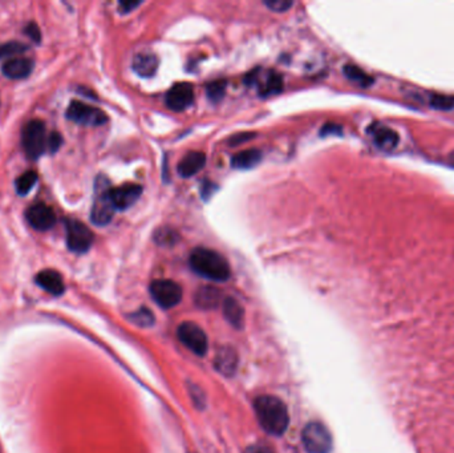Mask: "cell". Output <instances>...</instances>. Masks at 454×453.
<instances>
[{"mask_svg":"<svg viewBox=\"0 0 454 453\" xmlns=\"http://www.w3.org/2000/svg\"><path fill=\"white\" fill-rule=\"evenodd\" d=\"M27 49H28L27 46H24L22 43H18V42H10L6 44H1L0 46V59L8 58V56H16L19 53L22 55Z\"/></svg>","mask_w":454,"mask_h":453,"instance_id":"4316f807","label":"cell"},{"mask_svg":"<svg viewBox=\"0 0 454 453\" xmlns=\"http://www.w3.org/2000/svg\"><path fill=\"white\" fill-rule=\"evenodd\" d=\"M34 67H35L34 60L19 56V58H13V59L6 61L1 67V72L8 79L20 80V79L28 77L34 71Z\"/></svg>","mask_w":454,"mask_h":453,"instance_id":"9a60e30c","label":"cell"},{"mask_svg":"<svg viewBox=\"0 0 454 453\" xmlns=\"http://www.w3.org/2000/svg\"><path fill=\"white\" fill-rule=\"evenodd\" d=\"M238 357L230 347L221 348L215 355V369L225 376H233L237 371Z\"/></svg>","mask_w":454,"mask_h":453,"instance_id":"d6986e66","label":"cell"},{"mask_svg":"<svg viewBox=\"0 0 454 453\" xmlns=\"http://www.w3.org/2000/svg\"><path fill=\"white\" fill-rule=\"evenodd\" d=\"M251 137H254V133H238V134H235V136H233V137H230V145H233V146H235V145H239V143H246V141H249V140H251Z\"/></svg>","mask_w":454,"mask_h":453,"instance_id":"d6a6232c","label":"cell"},{"mask_svg":"<svg viewBox=\"0 0 454 453\" xmlns=\"http://www.w3.org/2000/svg\"><path fill=\"white\" fill-rule=\"evenodd\" d=\"M141 1H121L119 4V12L121 13H129L133 11L134 8L140 7Z\"/></svg>","mask_w":454,"mask_h":453,"instance_id":"e575fe53","label":"cell"},{"mask_svg":"<svg viewBox=\"0 0 454 453\" xmlns=\"http://www.w3.org/2000/svg\"><path fill=\"white\" fill-rule=\"evenodd\" d=\"M245 83L250 87H257L258 94L261 97H271V96L279 95L283 91V76L276 71H267L264 75L262 70H257L251 72L246 79Z\"/></svg>","mask_w":454,"mask_h":453,"instance_id":"8992f818","label":"cell"},{"mask_svg":"<svg viewBox=\"0 0 454 453\" xmlns=\"http://www.w3.org/2000/svg\"><path fill=\"white\" fill-rule=\"evenodd\" d=\"M189 264L195 274L214 282H226L231 275V269L226 258L212 249H194L191 251Z\"/></svg>","mask_w":454,"mask_h":453,"instance_id":"7a4b0ae2","label":"cell"},{"mask_svg":"<svg viewBox=\"0 0 454 453\" xmlns=\"http://www.w3.org/2000/svg\"><path fill=\"white\" fill-rule=\"evenodd\" d=\"M226 80H215V82L207 84V87H206L207 97L212 101H219V100H222L223 96L226 94Z\"/></svg>","mask_w":454,"mask_h":453,"instance_id":"484cf974","label":"cell"},{"mask_svg":"<svg viewBox=\"0 0 454 453\" xmlns=\"http://www.w3.org/2000/svg\"><path fill=\"white\" fill-rule=\"evenodd\" d=\"M116 208L110 197V186L108 179L100 177L96 182V197L92 210H91V221L97 226H107L113 219Z\"/></svg>","mask_w":454,"mask_h":453,"instance_id":"3957f363","label":"cell"},{"mask_svg":"<svg viewBox=\"0 0 454 453\" xmlns=\"http://www.w3.org/2000/svg\"><path fill=\"white\" fill-rule=\"evenodd\" d=\"M158 65H160V60L155 53H150V52H140L133 58L131 61L133 71L143 79L155 76V72L158 70Z\"/></svg>","mask_w":454,"mask_h":453,"instance_id":"e0dca14e","label":"cell"},{"mask_svg":"<svg viewBox=\"0 0 454 453\" xmlns=\"http://www.w3.org/2000/svg\"><path fill=\"white\" fill-rule=\"evenodd\" d=\"M24 152L30 160H37L48 151V136L46 125L40 120H32L24 127L22 133Z\"/></svg>","mask_w":454,"mask_h":453,"instance_id":"277c9868","label":"cell"},{"mask_svg":"<svg viewBox=\"0 0 454 453\" xmlns=\"http://www.w3.org/2000/svg\"><path fill=\"white\" fill-rule=\"evenodd\" d=\"M131 321L138 326L148 327L155 323V315L152 314V311L148 310L146 307H143V309L131 314Z\"/></svg>","mask_w":454,"mask_h":453,"instance_id":"83f0119b","label":"cell"},{"mask_svg":"<svg viewBox=\"0 0 454 453\" xmlns=\"http://www.w3.org/2000/svg\"><path fill=\"white\" fill-rule=\"evenodd\" d=\"M65 115L67 119L84 127H100L108 121V116L104 110L76 100L70 104Z\"/></svg>","mask_w":454,"mask_h":453,"instance_id":"ba28073f","label":"cell"},{"mask_svg":"<svg viewBox=\"0 0 454 453\" xmlns=\"http://www.w3.org/2000/svg\"><path fill=\"white\" fill-rule=\"evenodd\" d=\"M430 106H432V108L442 109V110L452 109V108H454V97L453 96H432Z\"/></svg>","mask_w":454,"mask_h":453,"instance_id":"f1b7e54d","label":"cell"},{"mask_svg":"<svg viewBox=\"0 0 454 453\" xmlns=\"http://www.w3.org/2000/svg\"><path fill=\"white\" fill-rule=\"evenodd\" d=\"M222 307H223V315H225L227 322L235 328H242L243 323H245V310L238 300L231 298V297L225 298L223 303H222Z\"/></svg>","mask_w":454,"mask_h":453,"instance_id":"ffe728a7","label":"cell"},{"mask_svg":"<svg viewBox=\"0 0 454 453\" xmlns=\"http://www.w3.org/2000/svg\"><path fill=\"white\" fill-rule=\"evenodd\" d=\"M219 302H221V291L214 287H201L195 294V303L202 309H214Z\"/></svg>","mask_w":454,"mask_h":453,"instance_id":"7402d4cb","label":"cell"},{"mask_svg":"<svg viewBox=\"0 0 454 453\" xmlns=\"http://www.w3.org/2000/svg\"><path fill=\"white\" fill-rule=\"evenodd\" d=\"M254 409L263 430L270 435L280 436L290 424L286 404L276 396L262 395L255 399Z\"/></svg>","mask_w":454,"mask_h":453,"instance_id":"6da1fadb","label":"cell"},{"mask_svg":"<svg viewBox=\"0 0 454 453\" xmlns=\"http://www.w3.org/2000/svg\"><path fill=\"white\" fill-rule=\"evenodd\" d=\"M343 72H344L348 80H351L352 83L358 84V87L365 88V87H370V84L373 83V79L370 77L368 73H365L361 68H358L354 64H346Z\"/></svg>","mask_w":454,"mask_h":453,"instance_id":"603a6c76","label":"cell"},{"mask_svg":"<svg viewBox=\"0 0 454 453\" xmlns=\"http://www.w3.org/2000/svg\"><path fill=\"white\" fill-rule=\"evenodd\" d=\"M245 453H274L266 445H251L250 448L246 449Z\"/></svg>","mask_w":454,"mask_h":453,"instance_id":"8d00e7d4","label":"cell"},{"mask_svg":"<svg viewBox=\"0 0 454 453\" xmlns=\"http://www.w3.org/2000/svg\"><path fill=\"white\" fill-rule=\"evenodd\" d=\"M368 133L372 137L373 143L385 152H391L397 148V145L400 143V136L398 133L385 125H380V124H373L370 125Z\"/></svg>","mask_w":454,"mask_h":453,"instance_id":"5bb4252c","label":"cell"},{"mask_svg":"<svg viewBox=\"0 0 454 453\" xmlns=\"http://www.w3.org/2000/svg\"><path fill=\"white\" fill-rule=\"evenodd\" d=\"M215 189H216V186H215L214 184H212V182H205V184H203L202 189H201V194H202L203 200H209V198H210V196L214 193Z\"/></svg>","mask_w":454,"mask_h":453,"instance_id":"d590c367","label":"cell"},{"mask_svg":"<svg viewBox=\"0 0 454 453\" xmlns=\"http://www.w3.org/2000/svg\"><path fill=\"white\" fill-rule=\"evenodd\" d=\"M179 238V234L169 227H162L157 230L155 234V242L161 246H173L177 243Z\"/></svg>","mask_w":454,"mask_h":453,"instance_id":"d4e9b609","label":"cell"},{"mask_svg":"<svg viewBox=\"0 0 454 453\" xmlns=\"http://www.w3.org/2000/svg\"><path fill=\"white\" fill-rule=\"evenodd\" d=\"M24 32H25V35L28 36V37H31V40H34L35 43H40V40H41V32H40V30H39L37 24H28V25L25 27Z\"/></svg>","mask_w":454,"mask_h":453,"instance_id":"1f68e13d","label":"cell"},{"mask_svg":"<svg viewBox=\"0 0 454 453\" xmlns=\"http://www.w3.org/2000/svg\"><path fill=\"white\" fill-rule=\"evenodd\" d=\"M301 442L309 453H330L332 449V436L319 421H312L304 427Z\"/></svg>","mask_w":454,"mask_h":453,"instance_id":"5b68a950","label":"cell"},{"mask_svg":"<svg viewBox=\"0 0 454 453\" xmlns=\"http://www.w3.org/2000/svg\"><path fill=\"white\" fill-rule=\"evenodd\" d=\"M36 283L55 297H59L65 290L61 275L51 269L43 270L36 275Z\"/></svg>","mask_w":454,"mask_h":453,"instance_id":"ac0fdd59","label":"cell"},{"mask_svg":"<svg viewBox=\"0 0 454 453\" xmlns=\"http://www.w3.org/2000/svg\"><path fill=\"white\" fill-rule=\"evenodd\" d=\"M25 217L28 224L40 231L49 230L56 224V215L52 208L44 203H36L30 206L25 212Z\"/></svg>","mask_w":454,"mask_h":453,"instance_id":"7c38bea8","label":"cell"},{"mask_svg":"<svg viewBox=\"0 0 454 453\" xmlns=\"http://www.w3.org/2000/svg\"><path fill=\"white\" fill-rule=\"evenodd\" d=\"M67 229V245L70 250L77 254H83L91 249L93 243V233L83 222L70 218L65 222Z\"/></svg>","mask_w":454,"mask_h":453,"instance_id":"30bf717a","label":"cell"},{"mask_svg":"<svg viewBox=\"0 0 454 453\" xmlns=\"http://www.w3.org/2000/svg\"><path fill=\"white\" fill-rule=\"evenodd\" d=\"M262 160V152L258 149H247L242 151L235 155H233L231 167L239 170H247L251 167H257Z\"/></svg>","mask_w":454,"mask_h":453,"instance_id":"44dd1931","label":"cell"},{"mask_svg":"<svg viewBox=\"0 0 454 453\" xmlns=\"http://www.w3.org/2000/svg\"><path fill=\"white\" fill-rule=\"evenodd\" d=\"M177 335L181 343L188 347L191 352H194L198 357L206 355L209 348V339L202 327H200L197 323H181L177 328Z\"/></svg>","mask_w":454,"mask_h":453,"instance_id":"9c48e42d","label":"cell"},{"mask_svg":"<svg viewBox=\"0 0 454 453\" xmlns=\"http://www.w3.org/2000/svg\"><path fill=\"white\" fill-rule=\"evenodd\" d=\"M36 181H37V173L34 170H28L23 173L20 177H18L15 186H16V191L20 196H25L28 194L31 189L35 186Z\"/></svg>","mask_w":454,"mask_h":453,"instance_id":"cb8c5ba5","label":"cell"},{"mask_svg":"<svg viewBox=\"0 0 454 453\" xmlns=\"http://www.w3.org/2000/svg\"><path fill=\"white\" fill-rule=\"evenodd\" d=\"M330 134H342V127L336 124H325L320 131V136L325 137Z\"/></svg>","mask_w":454,"mask_h":453,"instance_id":"836d02e7","label":"cell"},{"mask_svg":"<svg viewBox=\"0 0 454 453\" xmlns=\"http://www.w3.org/2000/svg\"><path fill=\"white\" fill-rule=\"evenodd\" d=\"M150 295L162 309H171L182 300V287L170 279H157L149 287Z\"/></svg>","mask_w":454,"mask_h":453,"instance_id":"52a82bcc","label":"cell"},{"mask_svg":"<svg viewBox=\"0 0 454 453\" xmlns=\"http://www.w3.org/2000/svg\"><path fill=\"white\" fill-rule=\"evenodd\" d=\"M141 194H143V186L131 182L110 189V197L116 210L129 209L140 200Z\"/></svg>","mask_w":454,"mask_h":453,"instance_id":"4fadbf2b","label":"cell"},{"mask_svg":"<svg viewBox=\"0 0 454 453\" xmlns=\"http://www.w3.org/2000/svg\"><path fill=\"white\" fill-rule=\"evenodd\" d=\"M63 143V139L60 136L58 132H52L49 136H48V151L51 153H55L60 146Z\"/></svg>","mask_w":454,"mask_h":453,"instance_id":"4dcf8cb0","label":"cell"},{"mask_svg":"<svg viewBox=\"0 0 454 453\" xmlns=\"http://www.w3.org/2000/svg\"><path fill=\"white\" fill-rule=\"evenodd\" d=\"M167 107L174 112H182L194 103V89L190 83L174 84L165 97Z\"/></svg>","mask_w":454,"mask_h":453,"instance_id":"8fae6325","label":"cell"},{"mask_svg":"<svg viewBox=\"0 0 454 453\" xmlns=\"http://www.w3.org/2000/svg\"><path fill=\"white\" fill-rule=\"evenodd\" d=\"M263 4L274 12H286L288 8L292 7V1L290 0H266Z\"/></svg>","mask_w":454,"mask_h":453,"instance_id":"f546056e","label":"cell"},{"mask_svg":"<svg viewBox=\"0 0 454 453\" xmlns=\"http://www.w3.org/2000/svg\"><path fill=\"white\" fill-rule=\"evenodd\" d=\"M206 165V155L203 152L191 151L183 155L177 165V172L182 179H190Z\"/></svg>","mask_w":454,"mask_h":453,"instance_id":"2e32d148","label":"cell"}]
</instances>
